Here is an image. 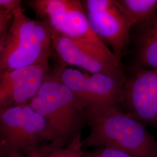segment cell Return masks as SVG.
Wrapping results in <instances>:
<instances>
[{
    "mask_svg": "<svg viewBox=\"0 0 157 157\" xmlns=\"http://www.w3.org/2000/svg\"><path fill=\"white\" fill-rule=\"evenodd\" d=\"M88 136L83 147L112 148L133 157H157V141L145 125L119 105L87 108Z\"/></svg>",
    "mask_w": 157,
    "mask_h": 157,
    "instance_id": "cell-1",
    "label": "cell"
},
{
    "mask_svg": "<svg viewBox=\"0 0 157 157\" xmlns=\"http://www.w3.org/2000/svg\"><path fill=\"white\" fill-rule=\"evenodd\" d=\"M45 118L56 148L68 145L87 124V109L54 71L29 103Z\"/></svg>",
    "mask_w": 157,
    "mask_h": 157,
    "instance_id": "cell-2",
    "label": "cell"
},
{
    "mask_svg": "<svg viewBox=\"0 0 157 157\" xmlns=\"http://www.w3.org/2000/svg\"><path fill=\"white\" fill-rule=\"evenodd\" d=\"M52 29L45 21L27 17L22 7L12 19L0 54V74L28 66L48 64L54 54Z\"/></svg>",
    "mask_w": 157,
    "mask_h": 157,
    "instance_id": "cell-3",
    "label": "cell"
},
{
    "mask_svg": "<svg viewBox=\"0 0 157 157\" xmlns=\"http://www.w3.org/2000/svg\"><path fill=\"white\" fill-rule=\"evenodd\" d=\"M52 141L45 118L29 104L0 111L1 157H25Z\"/></svg>",
    "mask_w": 157,
    "mask_h": 157,
    "instance_id": "cell-4",
    "label": "cell"
},
{
    "mask_svg": "<svg viewBox=\"0 0 157 157\" xmlns=\"http://www.w3.org/2000/svg\"><path fill=\"white\" fill-rule=\"evenodd\" d=\"M26 2L40 21L47 22L53 30L107 59L114 57L113 52L90 28L81 1L30 0Z\"/></svg>",
    "mask_w": 157,
    "mask_h": 157,
    "instance_id": "cell-5",
    "label": "cell"
},
{
    "mask_svg": "<svg viewBox=\"0 0 157 157\" xmlns=\"http://www.w3.org/2000/svg\"><path fill=\"white\" fill-rule=\"evenodd\" d=\"M54 71L86 109L120 105L125 81L104 73H83L63 62Z\"/></svg>",
    "mask_w": 157,
    "mask_h": 157,
    "instance_id": "cell-6",
    "label": "cell"
},
{
    "mask_svg": "<svg viewBox=\"0 0 157 157\" xmlns=\"http://www.w3.org/2000/svg\"><path fill=\"white\" fill-rule=\"evenodd\" d=\"M90 28L112 48L121 62L130 41L131 29L117 0L81 1Z\"/></svg>",
    "mask_w": 157,
    "mask_h": 157,
    "instance_id": "cell-7",
    "label": "cell"
},
{
    "mask_svg": "<svg viewBox=\"0 0 157 157\" xmlns=\"http://www.w3.org/2000/svg\"><path fill=\"white\" fill-rule=\"evenodd\" d=\"M120 104L145 126L157 127V69H139L126 78Z\"/></svg>",
    "mask_w": 157,
    "mask_h": 157,
    "instance_id": "cell-8",
    "label": "cell"
},
{
    "mask_svg": "<svg viewBox=\"0 0 157 157\" xmlns=\"http://www.w3.org/2000/svg\"><path fill=\"white\" fill-rule=\"evenodd\" d=\"M50 71L48 64H39L1 73L0 111L29 104Z\"/></svg>",
    "mask_w": 157,
    "mask_h": 157,
    "instance_id": "cell-9",
    "label": "cell"
},
{
    "mask_svg": "<svg viewBox=\"0 0 157 157\" xmlns=\"http://www.w3.org/2000/svg\"><path fill=\"white\" fill-rule=\"evenodd\" d=\"M52 42L54 51L63 63L80 67L91 74L104 73L126 80L124 67L113 65L72 39L52 30Z\"/></svg>",
    "mask_w": 157,
    "mask_h": 157,
    "instance_id": "cell-10",
    "label": "cell"
},
{
    "mask_svg": "<svg viewBox=\"0 0 157 157\" xmlns=\"http://www.w3.org/2000/svg\"><path fill=\"white\" fill-rule=\"evenodd\" d=\"M135 28L138 64L146 69H157V11L146 22Z\"/></svg>",
    "mask_w": 157,
    "mask_h": 157,
    "instance_id": "cell-11",
    "label": "cell"
},
{
    "mask_svg": "<svg viewBox=\"0 0 157 157\" xmlns=\"http://www.w3.org/2000/svg\"><path fill=\"white\" fill-rule=\"evenodd\" d=\"M130 29L146 22L157 11V0H117Z\"/></svg>",
    "mask_w": 157,
    "mask_h": 157,
    "instance_id": "cell-12",
    "label": "cell"
},
{
    "mask_svg": "<svg viewBox=\"0 0 157 157\" xmlns=\"http://www.w3.org/2000/svg\"><path fill=\"white\" fill-rule=\"evenodd\" d=\"M82 133L77 135L68 145L56 148L47 157H83Z\"/></svg>",
    "mask_w": 157,
    "mask_h": 157,
    "instance_id": "cell-13",
    "label": "cell"
},
{
    "mask_svg": "<svg viewBox=\"0 0 157 157\" xmlns=\"http://www.w3.org/2000/svg\"><path fill=\"white\" fill-rule=\"evenodd\" d=\"M83 157H133L129 154L112 148H98L84 153Z\"/></svg>",
    "mask_w": 157,
    "mask_h": 157,
    "instance_id": "cell-14",
    "label": "cell"
},
{
    "mask_svg": "<svg viewBox=\"0 0 157 157\" xmlns=\"http://www.w3.org/2000/svg\"><path fill=\"white\" fill-rule=\"evenodd\" d=\"M56 148L51 143H45L37 150L23 157H47L54 149Z\"/></svg>",
    "mask_w": 157,
    "mask_h": 157,
    "instance_id": "cell-15",
    "label": "cell"
},
{
    "mask_svg": "<svg viewBox=\"0 0 157 157\" xmlns=\"http://www.w3.org/2000/svg\"><path fill=\"white\" fill-rule=\"evenodd\" d=\"M22 1L20 0H0V8L12 13L21 7Z\"/></svg>",
    "mask_w": 157,
    "mask_h": 157,
    "instance_id": "cell-16",
    "label": "cell"
},
{
    "mask_svg": "<svg viewBox=\"0 0 157 157\" xmlns=\"http://www.w3.org/2000/svg\"><path fill=\"white\" fill-rule=\"evenodd\" d=\"M12 19V14L0 8V32L9 28Z\"/></svg>",
    "mask_w": 157,
    "mask_h": 157,
    "instance_id": "cell-17",
    "label": "cell"
},
{
    "mask_svg": "<svg viewBox=\"0 0 157 157\" xmlns=\"http://www.w3.org/2000/svg\"><path fill=\"white\" fill-rule=\"evenodd\" d=\"M8 29H9V28L6 29H5V30L0 32V54H1V51H2L3 44H4V41L6 39V34H7Z\"/></svg>",
    "mask_w": 157,
    "mask_h": 157,
    "instance_id": "cell-18",
    "label": "cell"
},
{
    "mask_svg": "<svg viewBox=\"0 0 157 157\" xmlns=\"http://www.w3.org/2000/svg\"><path fill=\"white\" fill-rule=\"evenodd\" d=\"M0 157H1V152H0Z\"/></svg>",
    "mask_w": 157,
    "mask_h": 157,
    "instance_id": "cell-19",
    "label": "cell"
}]
</instances>
